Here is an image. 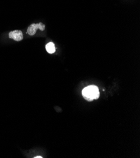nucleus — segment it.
<instances>
[{"label":"nucleus","mask_w":140,"mask_h":158,"mask_svg":"<svg viewBox=\"0 0 140 158\" xmlns=\"http://www.w3.org/2000/svg\"><path fill=\"white\" fill-rule=\"evenodd\" d=\"M82 93L84 98L89 102H91L93 100H96L99 97V89L94 85H91L84 88Z\"/></svg>","instance_id":"f257e3e1"},{"label":"nucleus","mask_w":140,"mask_h":158,"mask_svg":"<svg viewBox=\"0 0 140 158\" xmlns=\"http://www.w3.org/2000/svg\"><path fill=\"white\" fill-rule=\"evenodd\" d=\"M45 28V25L41 22L39 23H33L28 27L27 29V34L31 36H32L36 34L38 29H40V30L43 31Z\"/></svg>","instance_id":"f03ea898"},{"label":"nucleus","mask_w":140,"mask_h":158,"mask_svg":"<svg viewBox=\"0 0 140 158\" xmlns=\"http://www.w3.org/2000/svg\"><path fill=\"white\" fill-rule=\"evenodd\" d=\"M9 37L10 39H13L15 41H21L23 39V33L21 30H14L12 31H10L9 33Z\"/></svg>","instance_id":"7ed1b4c3"},{"label":"nucleus","mask_w":140,"mask_h":158,"mask_svg":"<svg viewBox=\"0 0 140 158\" xmlns=\"http://www.w3.org/2000/svg\"><path fill=\"white\" fill-rule=\"evenodd\" d=\"M45 48L46 51L49 54H54L55 52V46L53 42H49L46 45Z\"/></svg>","instance_id":"20e7f679"},{"label":"nucleus","mask_w":140,"mask_h":158,"mask_svg":"<svg viewBox=\"0 0 140 158\" xmlns=\"http://www.w3.org/2000/svg\"><path fill=\"white\" fill-rule=\"evenodd\" d=\"M35 157V158H37V157H41V158H42V157H41V156H37V157Z\"/></svg>","instance_id":"39448f33"}]
</instances>
